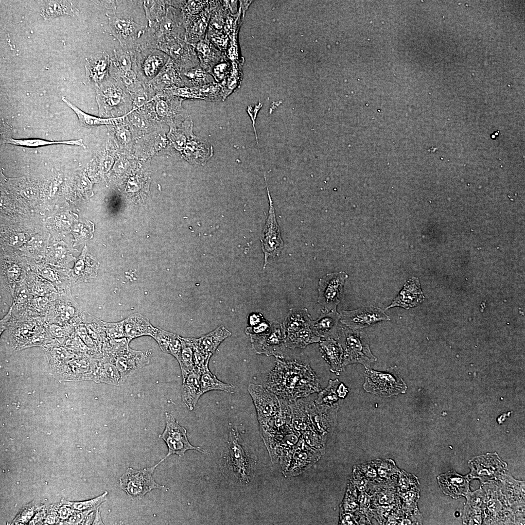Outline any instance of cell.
Listing matches in <instances>:
<instances>
[{
	"mask_svg": "<svg viewBox=\"0 0 525 525\" xmlns=\"http://www.w3.org/2000/svg\"><path fill=\"white\" fill-rule=\"evenodd\" d=\"M340 384L338 379L330 380L328 385L318 392L315 402L318 404L332 405L337 403L338 397L337 388Z\"/></svg>",
	"mask_w": 525,
	"mask_h": 525,
	"instance_id": "51",
	"label": "cell"
},
{
	"mask_svg": "<svg viewBox=\"0 0 525 525\" xmlns=\"http://www.w3.org/2000/svg\"><path fill=\"white\" fill-rule=\"evenodd\" d=\"M157 49L163 52L181 69L199 65V61L192 44L181 38L159 44Z\"/></svg>",
	"mask_w": 525,
	"mask_h": 525,
	"instance_id": "19",
	"label": "cell"
},
{
	"mask_svg": "<svg viewBox=\"0 0 525 525\" xmlns=\"http://www.w3.org/2000/svg\"><path fill=\"white\" fill-rule=\"evenodd\" d=\"M143 5L148 23L147 27L158 23L166 14V0H144Z\"/></svg>",
	"mask_w": 525,
	"mask_h": 525,
	"instance_id": "49",
	"label": "cell"
},
{
	"mask_svg": "<svg viewBox=\"0 0 525 525\" xmlns=\"http://www.w3.org/2000/svg\"><path fill=\"white\" fill-rule=\"evenodd\" d=\"M265 181L269 208L268 215L260 239L262 251L264 254L263 270L268 263V258L279 256L284 245L280 228L277 221L273 200L267 187L266 181Z\"/></svg>",
	"mask_w": 525,
	"mask_h": 525,
	"instance_id": "13",
	"label": "cell"
},
{
	"mask_svg": "<svg viewBox=\"0 0 525 525\" xmlns=\"http://www.w3.org/2000/svg\"><path fill=\"white\" fill-rule=\"evenodd\" d=\"M229 62L225 59L222 62L215 66L211 70L210 73L213 77L215 82L220 83V82L225 80V78L230 70Z\"/></svg>",
	"mask_w": 525,
	"mask_h": 525,
	"instance_id": "55",
	"label": "cell"
},
{
	"mask_svg": "<svg viewBox=\"0 0 525 525\" xmlns=\"http://www.w3.org/2000/svg\"><path fill=\"white\" fill-rule=\"evenodd\" d=\"M104 523L102 521L100 513L98 508L95 512V515L92 523V525H104Z\"/></svg>",
	"mask_w": 525,
	"mask_h": 525,
	"instance_id": "63",
	"label": "cell"
},
{
	"mask_svg": "<svg viewBox=\"0 0 525 525\" xmlns=\"http://www.w3.org/2000/svg\"><path fill=\"white\" fill-rule=\"evenodd\" d=\"M62 506L58 509L57 516L61 521H64L67 520L74 512L75 510L68 506Z\"/></svg>",
	"mask_w": 525,
	"mask_h": 525,
	"instance_id": "60",
	"label": "cell"
},
{
	"mask_svg": "<svg viewBox=\"0 0 525 525\" xmlns=\"http://www.w3.org/2000/svg\"><path fill=\"white\" fill-rule=\"evenodd\" d=\"M31 292L34 296L47 297L53 301L58 296L56 288L51 282L45 279L38 278H32L25 280Z\"/></svg>",
	"mask_w": 525,
	"mask_h": 525,
	"instance_id": "48",
	"label": "cell"
},
{
	"mask_svg": "<svg viewBox=\"0 0 525 525\" xmlns=\"http://www.w3.org/2000/svg\"><path fill=\"white\" fill-rule=\"evenodd\" d=\"M195 136L193 133V123L190 118L178 126H170L167 135L170 146L180 154L187 142Z\"/></svg>",
	"mask_w": 525,
	"mask_h": 525,
	"instance_id": "33",
	"label": "cell"
},
{
	"mask_svg": "<svg viewBox=\"0 0 525 525\" xmlns=\"http://www.w3.org/2000/svg\"><path fill=\"white\" fill-rule=\"evenodd\" d=\"M285 333L282 324L277 321L271 323L270 329L266 332L250 336V340L255 352L266 356H274L283 359L286 349Z\"/></svg>",
	"mask_w": 525,
	"mask_h": 525,
	"instance_id": "14",
	"label": "cell"
},
{
	"mask_svg": "<svg viewBox=\"0 0 525 525\" xmlns=\"http://www.w3.org/2000/svg\"><path fill=\"white\" fill-rule=\"evenodd\" d=\"M348 275L344 271L330 273L319 279L317 302L321 311L336 310L344 298V286Z\"/></svg>",
	"mask_w": 525,
	"mask_h": 525,
	"instance_id": "11",
	"label": "cell"
},
{
	"mask_svg": "<svg viewBox=\"0 0 525 525\" xmlns=\"http://www.w3.org/2000/svg\"><path fill=\"white\" fill-rule=\"evenodd\" d=\"M152 337L157 342L161 350L164 352L174 356L178 362L181 352V340L179 335L156 328Z\"/></svg>",
	"mask_w": 525,
	"mask_h": 525,
	"instance_id": "34",
	"label": "cell"
},
{
	"mask_svg": "<svg viewBox=\"0 0 525 525\" xmlns=\"http://www.w3.org/2000/svg\"><path fill=\"white\" fill-rule=\"evenodd\" d=\"M107 17L108 31L118 41L121 48L128 51L135 49L145 35L147 27L122 14L115 13Z\"/></svg>",
	"mask_w": 525,
	"mask_h": 525,
	"instance_id": "7",
	"label": "cell"
},
{
	"mask_svg": "<svg viewBox=\"0 0 525 525\" xmlns=\"http://www.w3.org/2000/svg\"><path fill=\"white\" fill-rule=\"evenodd\" d=\"M182 69L169 57L157 75L149 83L157 94H160L185 86Z\"/></svg>",
	"mask_w": 525,
	"mask_h": 525,
	"instance_id": "22",
	"label": "cell"
},
{
	"mask_svg": "<svg viewBox=\"0 0 525 525\" xmlns=\"http://www.w3.org/2000/svg\"><path fill=\"white\" fill-rule=\"evenodd\" d=\"M127 91L129 93L133 108H139L154 100L156 93L149 83L138 80Z\"/></svg>",
	"mask_w": 525,
	"mask_h": 525,
	"instance_id": "38",
	"label": "cell"
},
{
	"mask_svg": "<svg viewBox=\"0 0 525 525\" xmlns=\"http://www.w3.org/2000/svg\"><path fill=\"white\" fill-rule=\"evenodd\" d=\"M114 126L117 144L124 153H129L134 144L135 135L129 123L125 122V119Z\"/></svg>",
	"mask_w": 525,
	"mask_h": 525,
	"instance_id": "47",
	"label": "cell"
},
{
	"mask_svg": "<svg viewBox=\"0 0 525 525\" xmlns=\"http://www.w3.org/2000/svg\"><path fill=\"white\" fill-rule=\"evenodd\" d=\"M103 323L107 338L115 339L125 337L123 320L114 323Z\"/></svg>",
	"mask_w": 525,
	"mask_h": 525,
	"instance_id": "54",
	"label": "cell"
},
{
	"mask_svg": "<svg viewBox=\"0 0 525 525\" xmlns=\"http://www.w3.org/2000/svg\"><path fill=\"white\" fill-rule=\"evenodd\" d=\"M336 392L338 398L344 399L348 395L349 389L343 383H340L337 387Z\"/></svg>",
	"mask_w": 525,
	"mask_h": 525,
	"instance_id": "62",
	"label": "cell"
},
{
	"mask_svg": "<svg viewBox=\"0 0 525 525\" xmlns=\"http://www.w3.org/2000/svg\"><path fill=\"white\" fill-rule=\"evenodd\" d=\"M306 405L312 427L323 439H326L335 427L339 404H318L314 401H307Z\"/></svg>",
	"mask_w": 525,
	"mask_h": 525,
	"instance_id": "17",
	"label": "cell"
},
{
	"mask_svg": "<svg viewBox=\"0 0 525 525\" xmlns=\"http://www.w3.org/2000/svg\"><path fill=\"white\" fill-rule=\"evenodd\" d=\"M107 491L102 495L87 501L71 502L64 498L61 500V505L70 507L78 511L96 510L106 500Z\"/></svg>",
	"mask_w": 525,
	"mask_h": 525,
	"instance_id": "50",
	"label": "cell"
},
{
	"mask_svg": "<svg viewBox=\"0 0 525 525\" xmlns=\"http://www.w3.org/2000/svg\"><path fill=\"white\" fill-rule=\"evenodd\" d=\"M182 16L185 29V40L193 44L204 39L207 34L210 18V7L198 14Z\"/></svg>",
	"mask_w": 525,
	"mask_h": 525,
	"instance_id": "24",
	"label": "cell"
},
{
	"mask_svg": "<svg viewBox=\"0 0 525 525\" xmlns=\"http://www.w3.org/2000/svg\"><path fill=\"white\" fill-rule=\"evenodd\" d=\"M99 166L103 172L107 171L114 162V157L108 153L103 154L99 158Z\"/></svg>",
	"mask_w": 525,
	"mask_h": 525,
	"instance_id": "59",
	"label": "cell"
},
{
	"mask_svg": "<svg viewBox=\"0 0 525 525\" xmlns=\"http://www.w3.org/2000/svg\"><path fill=\"white\" fill-rule=\"evenodd\" d=\"M161 462L142 470L128 468L119 479V486L132 499H141L154 489L167 490V488L160 485L153 478L155 468Z\"/></svg>",
	"mask_w": 525,
	"mask_h": 525,
	"instance_id": "9",
	"label": "cell"
},
{
	"mask_svg": "<svg viewBox=\"0 0 525 525\" xmlns=\"http://www.w3.org/2000/svg\"><path fill=\"white\" fill-rule=\"evenodd\" d=\"M111 59L105 52H98L86 59V74L90 82L99 86L110 77Z\"/></svg>",
	"mask_w": 525,
	"mask_h": 525,
	"instance_id": "25",
	"label": "cell"
},
{
	"mask_svg": "<svg viewBox=\"0 0 525 525\" xmlns=\"http://www.w3.org/2000/svg\"><path fill=\"white\" fill-rule=\"evenodd\" d=\"M312 321L306 308H293L289 309L282 324L285 333H288L311 326Z\"/></svg>",
	"mask_w": 525,
	"mask_h": 525,
	"instance_id": "36",
	"label": "cell"
},
{
	"mask_svg": "<svg viewBox=\"0 0 525 525\" xmlns=\"http://www.w3.org/2000/svg\"><path fill=\"white\" fill-rule=\"evenodd\" d=\"M62 100L74 111L77 115L81 124L88 127L103 125H116L122 122L130 112L121 117L102 118L85 113L70 102L64 96L62 97Z\"/></svg>",
	"mask_w": 525,
	"mask_h": 525,
	"instance_id": "35",
	"label": "cell"
},
{
	"mask_svg": "<svg viewBox=\"0 0 525 525\" xmlns=\"http://www.w3.org/2000/svg\"><path fill=\"white\" fill-rule=\"evenodd\" d=\"M270 326L271 323L264 319L261 323L255 326L246 327L245 329V332L250 336L258 335L267 332L270 329Z\"/></svg>",
	"mask_w": 525,
	"mask_h": 525,
	"instance_id": "57",
	"label": "cell"
},
{
	"mask_svg": "<svg viewBox=\"0 0 525 525\" xmlns=\"http://www.w3.org/2000/svg\"><path fill=\"white\" fill-rule=\"evenodd\" d=\"M321 339L313 332L311 326H308L294 332L285 333V345L291 349L305 348L309 344L319 343Z\"/></svg>",
	"mask_w": 525,
	"mask_h": 525,
	"instance_id": "40",
	"label": "cell"
},
{
	"mask_svg": "<svg viewBox=\"0 0 525 525\" xmlns=\"http://www.w3.org/2000/svg\"><path fill=\"white\" fill-rule=\"evenodd\" d=\"M264 319V318L262 314L254 313L250 315L248 322L250 326H254L259 324Z\"/></svg>",
	"mask_w": 525,
	"mask_h": 525,
	"instance_id": "61",
	"label": "cell"
},
{
	"mask_svg": "<svg viewBox=\"0 0 525 525\" xmlns=\"http://www.w3.org/2000/svg\"><path fill=\"white\" fill-rule=\"evenodd\" d=\"M4 142L14 145L27 147H37L53 144H67L77 145L82 147L84 148H86V146L85 145L82 139L68 140H48L36 138L15 139L11 138L7 139Z\"/></svg>",
	"mask_w": 525,
	"mask_h": 525,
	"instance_id": "44",
	"label": "cell"
},
{
	"mask_svg": "<svg viewBox=\"0 0 525 525\" xmlns=\"http://www.w3.org/2000/svg\"><path fill=\"white\" fill-rule=\"evenodd\" d=\"M193 347V360L194 368L201 373L209 369V364L211 354L202 349L198 345L196 338H192Z\"/></svg>",
	"mask_w": 525,
	"mask_h": 525,
	"instance_id": "53",
	"label": "cell"
},
{
	"mask_svg": "<svg viewBox=\"0 0 525 525\" xmlns=\"http://www.w3.org/2000/svg\"><path fill=\"white\" fill-rule=\"evenodd\" d=\"M192 45L199 61L200 66L210 73L215 66L227 59L224 52L210 41L207 35L204 39Z\"/></svg>",
	"mask_w": 525,
	"mask_h": 525,
	"instance_id": "28",
	"label": "cell"
},
{
	"mask_svg": "<svg viewBox=\"0 0 525 525\" xmlns=\"http://www.w3.org/2000/svg\"><path fill=\"white\" fill-rule=\"evenodd\" d=\"M365 368L363 387L367 392L385 398L406 392L407 385L401 376L397 366L388 368L385 372Z\"/></svg>",
	"mask_w": 525,
	"mask_h": 525,
	"instance_id": "6",
	"label": "cell"
},
{
	"mask_svg": "<svg viewBox=\"0 0 525 525\" xmlns=\"http://www.w3.org/2000/svg\"><path fill=\"white\" fill-rule=\"evenodd\" d=\"M130 52L138 79L146 83L157 75L169 58L163 52L142 44Z\"/></svg>",
	"mask_w": 525,
	"mask_h": 525,
	"instance_id": "8",
	"label": "cell"
},
{
	"mask_svg": "<svg viewBox=\"0 0 525 525\" xmlns=\"http://www.w3.org/2000/svg\"><path fill=\"white\" fill-rule=\"evenodd\" d=\"M152 350H134L128 347L114 359L123 383L136 371L149 364Z\"/></svg>",
	"mask_w": 525,
	"mask_h": 525,
	"instance_id": "21",
	"label": "cell"
},
{
	"mask_svg": "<svg viewBox=\"0 0 525 525\" xmlns=\"http://www.w3.org/2000/svg\"><path fill=\"white\" fill-rule=\"evenodd\" d=\"M424 299L419 279L413 277L406 281L398 294L385 310L394 307L408 310L418 306Z\"/></svg>",
	"mask_w": 525,
	"mask_h": 525,
	"instance_id": "23",
	"label": "cell"
},
{
	"mask_svg": "<svg viewBox=\"0 0 525 525\" xmlns=\"http://www.w3.org/2000/svg\"><path fill=\"white\" fill-rule=\"evenodd\" d=\"M110 77L121 84L127 90L139 80L130 51L121 48L114 50L113 57L111 59Z\"/></svg>",
	"mask_w": 525,
	"mask_h": 525,
	"instance_id": "20",
	"label": "cell"
},
{
	"mask_svg": "<svg viewBox=\"0 0 525 525\" xmlns=\"http://www.w3.org/2000/svg\"><path fill=\"white\" fill-rule=\"evenodd\" d=\"M229 437L220 461L222 472L234 482L247 484L250 481L255 460L245 449L236 427L229 423Z\"/></svg>",
	"mask_w": 525,
	"mask_h": 525,
	"instance_id": "2",
	"label": "cell"
},
{
	"mask_svg": "<svg viewBox=\"0 0 525 525\" xmlns=\"http://www.w3.org/2000/svg\"><path fill=\"white\" fill-rule=\"evenodd\" d=\"M340 314L337 310L321 311L319 317L313 320L311 329L317 336L323 339L332 338L337 340L342 326L339 324Z\"/></svg>",
	"mask_w": 525,
	"mask_h": 525,
	"instance_id": "26",
	"label": "cell"
},
{
	"mask_svg": "<svg viewBox=\"0 0 525 525\" xmlns=\"http://www.w3.org/2000/svg\"><path fill=\"white\" fill-rule=\"evenodd\" d=\"M438 481L443 491L453 497H457L468 489L467 480L453 471L441 475Z\"/></svg>",
	"mask_w": 525,
	"mask_h": 525,
	"instance_id": "37",
	"label": "cell"
},
{
	"mask_svg": "<svg viewBox=\"0 0 525 525\" xmlns=\"http://www.w3.org/2000/svg\"><path fill=\"white\" fill-rule=\"evenodd\" d=\"M248 391L256 408L260 427H262L279 412L280 399L274 393L258 384H250Z\"/></svg>",
	"mask_w": 525,
	"mask_h": 525,
	"instance_id": "15",
	"label": "cell"
},
{
	"mask_svg": "<svg viewBox=\"0 0 525 525\" xmlns=\"http://www.w3.org/2000/svg\"><path fill=\"white\" fill-rule=\"evenodd\" d=\"M340 321L352 330H359L382 321H389L390 317L379 307L367 305L353 310H342Z\"/></svg>",
	"mask_w": 525,
	"mask_h": 525,
	"instance_id": "18",
	"label": "cell"
},
{
	"mask_svg": "<svg viewBox=\"0 0 525 525\" xmlns=\"http://www.w3.org/2000/svg\"><path fill=\"white\" fill-rule=\"evenodd\" d=\"M200 373L194 368L183 381L182 399L190 410H192L203 395L200 381Z\"/></svg>",
	"mask_w": 525,
	"mask_h": 525,
	"instance_id": "32",
	"label": "cell"
},
{
	"mask_svg": "<svg viewBox=\"0 0 525 525\" xmlns=\"http://www.w3.org/2000/svg\"><path fill=\"white\" fill-rule=\"evenodd\" d=\"M180 154L192 164L203 165L212 156L213 148L206 140L195 136L187 142Z\"/></svg>",
	"mask_w": 525,
	"mask_h": 525,
	"instance_id": "27",
	"label": "cell"
},
{
	"mask_svg": "<svg viewBox=\"0 0 525 525\" xmlns=\"http://www.w3.org/2000/svg\"><path fill=\"white\" fill-rule=\"evenodd\" d=\"M89 232L88 226L86 223H78L75 224L72 228L71 233L75 238V245H76L83 240L88 238Z\"/></svg>",
	"mask_w": 525,
	"mask_h": 525,
	"instance_id": "56",
	"label": "cell"
},
{
	"mask_svg": "<svg viewBox=\"0 0 525 525\" xmlns=\"http://www.w3.org/2000/svg\"><path fill=\"white\" fill-rule=\"evenodd\" d=\"M183 99L167 94H157L154 99L155 110L158 119L169 127L176 126L190 118L182 105Z\"/></svg>",
	"mask_w": 525,
	"mask_h": 525,
	"instance_id": "16",
	"label": "cell"
},
{
	"mask_svg": "<svg viewBox=\"0 0 525 525\" xmlns=\"http://www.w3.org/2000/svg\"><path fill=\"white\" fill-rule=\"evenodd\" d=\"M320 351L323 358L330 366V371L339 375L344 370L343 350L340 343L332 338L321 339Z\"/></svg>",
	"mask_w": 525,
	"mask_h": 525,
	"instance_id": "30",
	"label": "cell"
},
{
	"mask_svg": "<svg viewBox=\"0 0 525 525\" xmlns=\"http://www.w3.org/2000/svg\"><path fill=\"white\" fill-rule=\"evenodd\" d=\"M96 100L102 115H126L133 109L131 97L126 89L110 77L97 86Z\"/></svg>",
	"mask_w": 525,
	"mask_h": 525,
	"instance_id": "3",
	"label": "cell"
},
{
	"mask_svg": "<svg viewBox=\"0 0 525 525\" xmlns=\"http://www.w3.org/2000/svg\"><path fill=\"white\" fill-rule=\"evenodd\" d=\"M123 321L124 336L129 342L143 335L152 336L156 328L147 318L139 313L132 314Z\"/></svg>",
	"mask_w": 525,
	"mask_h": 525,
	"instance_id": "31",
	"label": "cell"
},
{
	"mask_svg": "<svg viewBox=\"0 0 525 525\" xmlns=\"http://www.w3.org/2000/svg\"><path fill=\"white\" fill-rule=\"evenodd\" d=\"M181 72L185 86L196 87L216 82L212 75L200 65L187 70L182 69Z\"/></svg>",
	"mask_w": 525,
	"mask_h": 525,
	"instance_id": "42",
	"label": "cell"
},
{
	"mask_svg": "<svg viewBox=\"0 0 525 525\" xmlns=\"http://www.w3.org/2000/svg\"><path fill=\"white\" fill-rule=\"evenodd\" d=\"M84 313L71 293L58 294V297L52 301L44 320L48 323L73 327L83 322Z\"/></svg>",
	"mask_w": 525,
	"mask_h": 525,
	"instance_id": "10",
	"label": "cell"
},
{
	"mask_svg": "<svg viewBox=\"0 0 525 525\" xmlns=\"http://www.w3.org/2000/svg\"><path fill=\"white\" fill-rule=\"evenodd\" d=\"M181 352L178 362L180 367L182 380L194 369L193 347L192 338L181 337Z\"/></svg>",
	"mask_w": 525,
	"mask_h": 525,
	"instance_id": "46",
	"label": "cell"
},
{
	"mask_svg": "<svg viewBox=\"0 0 525 525\" xmlns=\"http://www.w3.org/2000/svg\"><path fill=\"white\" fill-rule=\"evenodd\" d=\"M93 511L94 510L81 511L75 510L74 512L67 520L59 522V524L81 525L86 516Z\"/></svg>",
	"mask_w": 525,
	"mask_h": 525,
	"instance_id": "58",
	"label": "cell"
},
{
	"mask_svg": "<svg viewBox=\"0 0 525 525\" xmlns=\"http://www.w3.org/2000/svg\"><path fill=\"white\" fill-rule=\"evenodd\" d=\"M336 340L343 348L345 368L354 363H360L365 368H369L370 363L377 360L370 350L367 334L361 330H354L342 327Z\"/></svg>",
	"mask_w": 525,
	"mask_h": 525,
	"instance_id": "5",
	"label": "cell"
},
{
	"mask_svg": "<svg viewBox=\"0 0 525 525\" xmlns=\"http://www.w3.org/2000/svg\"><path fill=\"white\" fill-rule=\"evenodd\" d=\"M99 266L97 260L84 248L71 270L72 279L75 282H88L96 277Z\"/></svg>",
	"mask_w": 525,
	"mask_h": 525,
	"instance_id": "29",
	"label": "cell"
},
{
	"mask_svg": "<svg viewBox=\"0 0 525 525\" xmlns=\"http://www.w3.org/2000/svg\"><path fill=\"white\" fill-rule=\"evenodd\" d=\"M208 0H179L177 8L181 10L183 15L198 14L209 8Z\"/></svg>",
	"mask_w": 525,
	"mask_h": 525,
	"instance_id": "52",
	"label": "cell"
},
{
	"mask_svg": "<svg viewBox=\"0 0 525 525\" xmlns=\"http://www.w3.org/2000/svg\"><path fill=\"white\" fill-rule=\"evenodd\" d=\"M265 388L279 399L295 401L319 392L321 385L314 370L307 364L276 358Z\"/></svg>",
	"mask_w": 525,
	"mask_h": 525,
	"instance_id": "1",
	"label": "cell"
},
{
	"mask_svg": "<svg viewBox=\"0 0 525 525\" xmlns=\"http://www.w3.org/2000/svg\"><path fill=\"white\" fill-rule=\"evenodd\" d=\"M97 370L95 371L96 381L109 384L120 385L122 382L121 375L114 362L107 357L102 361Z\"/></svg>",
	"mask_w": 525,
	"mask_h": 525,
	"instance_id": "43",
	"label": "cell"
},
{
	"mask_svg": "<svg viewBox=\"0 0 525 525\" xmlns=\"http://www.w3.org/2000/svg\"><path fill=\"white\" fill-rule=\"evenodd\" d=\"M231 335V332L229 330L224 326H220L196 339L199 346L212 355L219 345Z\"/></svg>",
	"mask_w": 525,
	"mask_h": 525,
	"instance_id": "41",
	"label": "cell"
},
{
	"mask_svg": "<svg viewBox=\"0 0 525 525\" xmlns=\"http://www.w3.org/2000/svg\"><path fill=\"white\" fill-rule=\"evenodd\" d=\"M200 381L203 394L211 390H221L232 393L235 388L234 385L224 383L220 381L209 369L200 373Z\"/></svg>",
	"mask_w": 525,
	"mask_h": 525,
	"instance_id": "45",
	"label": "cell"
},
{
	"mask_svg": "<svg viewBox=\"0 0 525 525\" xmlns=\"http://www.w3.org/2000/svg\"><path fill=\"white\" fill-rule=\"evenodd\" d=\"M165 421L164 430L159 436V438L166 443L168 450L163 460L172 455L182 457L184 456L185 453L189 450L205 453L201 448L193 446L190 443L187 438L186 429L178 423L171 414L165 413Z\"/></svg>",
	"mask_w": 525,
	"mask_h": 525,
	"instance_id": "12",
	"label": "cell"
},
{
	"mask_svg": "<svg viewBox=\"0 0 525 525\" xmlns=\"http://www.w3.org/2000/svg\"><path fill=\"white\" fill-rule=\"evenodd\" d=\"M57 517H58V516L56 517L53 516V515H50L47 517L45 522L47 523L48 524H53L54 523H57V519H56Z\"/></svg>",
	"mask_w": 525,
	"mask_h": 525,
	"instance_id": "64",
	"label": "cell"
},
{
	"mask_svg": "<svg viewBox=\"0 0 525 525\" xmlns=\"http://www.w3.org/2000/svg\"><path fill=\"white\" fill-rule=\"evenodd\" d=\"M41 13L45 19L50 20L62 15H78L79 11L71 2L49 0L45 1Z\"/></svg>",
	"mask_w": 525,
	"mask_h": 525,
	"instance_id": "39",
	"label": "cell"
},
{
	"mask_svg": "<svg viewBox=\"0 0 525 525\" xmlns=\"http://www.w3.org/2000/svg\"><path fill=\"white\" fill-rule=\"evenodd\" d=\"M185 33V29L181 10L167 5L166 12L164 17L154 25L150 27H147L142 43L157 49L159 44L174 39H184Z\"/></svg>",
	"mask_w": 525,
	"mask_h": 525,
	"instance_id": "4",
	"label": "cell"
}]
</instances>
